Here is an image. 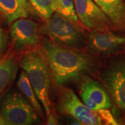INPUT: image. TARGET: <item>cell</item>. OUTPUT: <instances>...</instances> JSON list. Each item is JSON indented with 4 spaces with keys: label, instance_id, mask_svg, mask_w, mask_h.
I'll return each instance as SVG.
<instances>
[{
    "label": "cell",
    "instance_id": "1",
    "mask_svg": "<svg viewBox=\"0 0 125 125\" xmlns=\"http://www.w3.org/2000/svg\"><path fill=\"white\" fill-rule=\"evenodd\" d=\"M42 52L54 82L62 85L80 80L97 69V62L90 55L76 52L45 40Z\"/></svg>",
    "mask_w": 125,
    "mask_h": 125
},
{
    "label": "cell",
    "instance_id": "2",
    "mask_svg": "<svg viewBox=\"0 0 125 125\" xmlns=\"http://www.w3.org/2000/svg\"><path fill=\"white\" fill-rule=\"evenodd\" d=\"M20 65L27 74L33 89L41 103L46 115L51 112L49 89L51 77L47 62L38 52L32 51L23 56Z\"/></svg>",
    "mask_w": 125,
    "mask_h": 125
},
{
    "label": "cell",
    "instance_id": "3",
    "mask_svg": "<svg viewBox=\"0 0 125 125\" xmlns=\"http://www.w3.org/2000/svg\"><path fill=\"white\" fill-rule=\"evenodd\" d=\"M75 24L55 12L46 20L45 30L55 43L70 49H79L85 44V38Z\"/></svg>",
    "mask_w": 125,
    "mask_h": 125
},
{
    "label": "cell",
    "instance_id": "4",
    "mask_svg": "<svg viewBox=\"0 0 125 125\" xmlns=\"http://www.w3.org/2000/svg\"><path fill=\"white\" fill-rule=\"evenodd\" d=\"M0 113L9 125H29L40 122L29 102L15 91L5 96L1 104Z\"/></svg>",
    "mask_w": 125,
    "mask_h": 125
},
{
    "label": "cell",
    "instance_id": "5",
    "mask_svg": "<svg viewBox=\"0 0 125 125\" xmlns=\"http://www.w3.org/2000/svg\"><path fill=\"white\" fill-rule=\"evenodd\" d=\"M58 108L60 113L74 117L83 125H102L95 111L86 106L71 89H65L60 94Z\"/></svg>",
    "mask_w": 125,
    "mask_h": 125
},
{
    "label": "cell",
    "instance_id": "6",
    "mask_svg": "<svg viewBox=\"0 0 125 125\" xmlns=\"http://www.w3.org/2000/svg\"><path fill=\"white\" fill-rule=\"evenodd\" d=\"M79 21L91 30L111 31L114 27L93 0H74Z\"/></svg>",
    "mask_w": 125,
    "mask_h": 125
},
{
    "label": "cell",
    "instance_id": "7",
    "mask_svg": "<svg viewBox=\"0 0 125 125\" xmlns=\"http://www.w3.org/2000/svg\"><path fill=\"white\" fill-rule=\"evenodd\" d=\"M10 36L14 48L21 51L38 45L40 42L41 31L34 21L20 18L11 24Z\"/></svg>",
    "mask_w": 125,
    "mask_h": 125
},
{
    "label": "cell",
    "instance_id": "8",
    "mask_svg": "<svg viewBox=\"0 0 125 125\" xmlns=\"http://www.w3.org/2000/svg\"><path fill=\"white\" fill-rule=\"evenodd\" d=\"M102 80L114 102L125 111V63L122 61L113 63L104 72Z\"/></svg>",
    "mask_w": 125,
    "mask_h": 125
},
{
    "label": "cell",
    "instance_id": "9",
    "mask_svg": "<svg viewBox=\"0 0 125 125\" xmlns=\"http://www.w3.org/2000/svg\"><path fill=\"white\" fill-rule=\"evenodd\" d=\"M80 94L83 104L93 111L111 106V100L106 90L97 81L88 76L82 79Z\"/></svg>",
    "mask_w": 125,
    "mask_h": 125
},
{
    "label": "cell",
    "instance_id": "10",
    "mask_svg": "<svg viewBox=\"0 0 125 125\" xmlns=\"http://www.w3.org/2000/svg\"><path fill=\"white\" fill-rule=\"evenodd\" d=\"M125 43V38L113 34L111 31L92 30L88 36L87 45L94 54L107 55L115 53Z\"/></svg>",
    "mask_w": 125,
    "mask_h": 125
},
{
    "label": "cell",
    "instance_id": "11",
    "mask_svg": "<svg viewBox=\"0 0 125 125\" xmlns=\"http://www.w3.org/2000/svg\"><path fill=\"white\" fill-rule=\"evenodd\" d=\"M110 20L114 28L125 27V0H93Z\"/></svg>",
    "mask_w": 125,
    "mask_h": 125
},
{
    "label": "cell",
    "instance_id": "12",
    "mask_svg": "<svg viewBox=\"0 0 125 125\" xmlns=\"http://www.w3.org/2000/svg\"><path fill=\"white\" fill-rule=\"evenodd\" d=\"M30 10L27 0H0V14L9 23L20 18H27Z\"/></svg>",
    "mask_w": 125,
    "mask_h": 125
},
{
    "label": "cell",
    "instance_id": "13",
    "mask_svg": "<svg viewBox=\"0 0 125 125\" xmlns=\"http://www.w3.org/2000/svg\"><path fill=\"white\" fill-rule=\"evenodd\" d=\"M18 72V65L13 56L0 58V95L13 81Z\"/></svg>",
    "mask_w": 125,
    "mask_h": 125
},
{
    "label": "cell",
    "instance_id": "14",
    "mask_svg": "<svg viewBox=\"0 0 125 125\" xmlns=\"http://www.w3.org/2000/svg\"><path fill=\"white\" fill-rule=\"evenodd\" d=\"M18 88L21 91L22 94L26 97L27 100L29 102L32 106V107L34 108L35 111L40 117H44L43 109L42 107V104L39 101L38 98L36 96V94L33 89L31 86L30 81L29 80V78L27 76L26 72L22 71L17 82Z\"/></svg>",
    "mask_w": 125,
    "mask_h": 125
},
{
    "label": "cell",
    "instance_id": "15",
    "mask_svg": "<svg viewBox=\"0 0 125 125\" xmlns=\"http://www.w3.org/2000/svg\"><path fill=\"white\" fill-rule=\"evenodd\" d=\"M54 2L56 13L73 22L78 23L79 19L75 11L74 0H54Z\"/></svg>",
    "mask_w": 125,
    "mask_h": 125
},
{
    "label": "cell",
    "instance_id": "16",
    "mask_svg": "<svg viewBox=\"0 0 125 125\" xmlns=\"http://www.w3.org/2000/svg\"><path fill=\"white\" fill-rule=\"evenodd\" d=\"M29 1L36 13L45 20L56 12L54 0H29Z\"/></svg>",
    "mask_w": 125,
    "mask_h": 125
},
{
    "label": "cell",
    "instance_id": "17",
    "mask_svg": "<svg viewBox=\"0 0 125 125\" xmlns=\"http://www.w3.org/2000/svg\"><path fill=\"white\" fill-rule=\"evenodd\" d=\"M98 114L99 117L101 118L103 125H117L118 123L117 122L115 119L114 118L113 115L110 112V111L108 110V108H103V109H99L95 111Z\"/></svg>",
    "mask_w": 125,
    "mask_h": 125
},
{
    "label": "cell",
    "instance_id": "18",
    "mask_svg": "<svg viewBox=\"0 0 125 125\" xmlns=\"http://www.w3.org/2000/svg\"><path fill=\"white\" fill-rule=\"evenodd\" d=\"M7 46V36L0 24V56Z\"/></svg>",
    "mask_w": 125,
    "mask_h": 125
},
{
    "label": "cell",
    "instance_id": "19",
    "mask_svg": "<svg viewBox=\"0 0 125 125\" xmlns=\"http://www.w3.org/2000/svg\"><path fill=\"white\" fill-rule=\"evenodd\" d=\"M47 116V125H58V122L57 117L53 113L50 112V113Z\"/></svg>",
    "mask_w": 125,
    "mask_h": 125
},
{
    "label": "cell",
    "instance_id": "20",
    "mask_svg": "<svg viewBox=\"0 0 125 125\" xmlns=\"http://www.w3.org/2000/svg\"><path fill=\"white\" fill-rule=\"evenodd\" d=\"M0 125H7L6 121H5L4 118V117L2 116V115L1 113H0Z\"/></svg>",
    "mask_w": 125,
    "mask_h": 125
}]
</instances>
